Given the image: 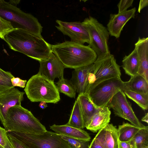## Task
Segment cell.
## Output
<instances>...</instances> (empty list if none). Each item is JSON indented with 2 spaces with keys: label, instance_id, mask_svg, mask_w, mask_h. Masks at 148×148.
<instances>
[{
  "label": "cell",
  "instance_id": "obj_1",
  "mask_svg": "<svg viewBox=\"0 0 148 148\" xmlns=\"http://www.w3.org/2000/svg\"><path fill=\"white\" fill-rule=\"evenodd\" d=\"M4 40L12 50L23 53L39 62L49 58L51 45L41 35L21 29H16L6 35Z\"/></svg>",
  "mask_w": 148,
  "mask_h": 148
},
{
  "label": "cell",
  "instance_id": "obj_2",
  "mask_svg": "<svg viewBox=\"0 0 148 148\" xmlns=\"http://www.w3.org/2000/svg\"><path fill=\"white\" fill-rule=\"evenodd\" d=\"M51 50L65 68L75 69L94 63L97 58L88 46L66 41L51 45Z\"/></svg>",
  "mask_w": 148,
  "mask_h": 148
},
{
  "label": "cell",
  "instance_id": "obj_3",
  "mask_svg": "<svg viewBox=\"0 0 148 148\" xmlns=\"http://www.w3.org/2000/svg\"><path fill=\"white\" fill-rule=\"evenodd\" d=\"M3 125L8 132L36 134L47 131L31 112L21 105L9 109Z\"/></svg>",
  "mask_w": 148,
  "mask_h": 148
},
{
  "label": "cell",
  "instance_id": "obj_4",
  "mask_svg": "<svg viewBox=\"0 0 148 148\" xmlns=\"http://www.w3.org/2000/svg\"><path fill=\"white\" fill-rule=\"evenodd\" d=\"M24 90L32 102H44L55 104L60 99V93L54 81L38 73L30 78Z\"/></svg>",
  "mask_w": 148,
  "mask_h": 148
},
{
  "label": "cell",
  "instance_id": "obj_5",
  "mask_svg": "<svg viewBox=\"0 0 148 148\" xmlns=\"http://www.w3.org/2000/svg\"><path fill=\"white\" fill-rule=\"evenodd\" d=\"M0 16L10 22L15 29H23L41 35L43 27L38 19L9 2L0 0Z\"/></svg>",
  "mask_w": 148,
  "mask_h": 148
},
{
  "label": "cell",
  "instance_id": "obj_6",
  "mask_svg": "<svg viewBox=\"0 0 148 148\" xmlns=\"http://www.w3.org/2000/svg\"><path fill=\"white\" fill-rule=\"evenodd\" d=\"M8 132L28 148H71L58 134L51 131L36 134Z\"/></svg>",
  "mask_w": 148,
  "mask_h": 148
},
{
  "label": "cell",
  "instance_id": "obj_7",
  "mask_svg": "<svg viewBox=\"0 0 148 148\" xmlns=\"http://www.w3.org/2000/svg\"><path fill=\"white\" fill-rule=\"evenodd\" d=\"M82 23L89 34L88 46L96 53L97 58L110 54L108 45L110 34L107 28L91 16L85 18Z\"/></svg>",
  "mask_w": 148,
  "mask_h": 148
},
{
  "label": "cell",
  "instance_id": "obj_8",
  "mask_svg": "<svg viewBox=\"0 0 148 148\" xmlns=\"http://www.w3.org/2000/svg\"><path fill=\"white\" fill-rule=\"evenodd\" d=\"M124 82L121 77L112 78L101 82L91 88L88 94L97 108L107 106L113 96L118 91L123 92Z\"/></svg>",
  "mask_w": 148,
  "mask_h": 148
},
{
  "label": "cell",
  "instance_id": "obj_9",
  "mask_svg": "<svg viewBox=\"0 0 148 148\" xmlns=\"http://www.w3.org/2000/svg\"><path fill=\"white\" fill-rule=\"evenodd\" d=\"M93 64L94 82L89 91L101 82L112 78L121 77L120 66L117 63L113 55L110 54L97 58Z\"/></svg>",
  "mask_w": 148,
  "mask_h": 148
},
{
  "label": "cell",
  "instance_id": "obj_10",
  "mask_svg": "<svg viewBox=\"0 0 148 148\" xmlns=\"http://www.w3.org/2000/svg\"><path fill=\"white\" fill-rule=\"evenodd\" d=\"M107 106L109 109H112L115 115L128 120L132 125L140 128L145 127L135 115L130 103L123 91L120 90L117 92L109 102Z\"/></svg>",
  "mask_w": 148,
  "mask_h": 148
},
{
  "label": "cell",
  "instance_id": "obj_11",
  "mask_svg": "<svg viewBox=\"0 0 148 148\" xmlns=\"http://www.w3.org/2000/svg\"><path fill=\"white\" fill-rule=\"evenodd\" d=\"M58 25L55 26L63 34L69 36L71 41L84 45L89 42V37L87 30L82 22H67L56 20Z\"/></svg>",
  "mask_w": 148,
  "mask_h": 148
},
{
  "label": "cell",
  "instance_id": "obj_12",
  "mask_svg": "<svg viewBox=\"0 0 148 148\" xmlns=\"http://www.w3.org/2000/svg\"><path fill=\"white\" fill-rule=\"evenodd\" d=\"M25 93L14 88L0 94V120L2 124L9 109L21 105Z\"/></svg>",
  "mask_w": 148,
  "mask_h": 148
},
{
  "label": "cell",
  "instance_id": "obj_13",
  "mask_svg": "<svg viewBox=\"0 0 148 148\" xmlns=\"http://www.w3.org/2000/svg\"><path fill=\"white\" fill-rule=\"evenodd\" d=\"M40 66L38 73L54 81L56 78L64 77V66L52 52L47 59L39 62Z\"/></svg>",
  "mask_w": 148,
  "mask_h": 148
},
{
  "label": "cell",
  "instance_id": "obj_14",
  "mask_svg": "<svg viewBox=\"0 0 148 148\" xmlns=\"http://www.w3.org/2000/svg\"><path fill=\"white\" fill-rule=\"evenodd\" d=\"M135 8L117 14H111L107 25L110 35L118 38L126 23L131 18H134Z\"/></svg>",
  "mask_w": 148,
  "mask_h": 148
},
{
  "label": "cell",
  "instance_id": "obj_15",
  "mask_svg": "<svg viewBox=\"0 0 148 148\" xmlns=\"http://www.w3.org/2000/svg\"><path fill=\"white\" fill-rule=\"evenodd\" d=\"M94 70V64L75 69L69 80L78 94L88 93L89 89L88 76Z\"/></svg>",
  "mask_w": 148,
  "mask_h": 148
},
{
  "label": "cell",
  "instance_id": "obj_16",
  "mask_svg": "<svg viewBox=\"0 0 148 148\" xmlns=\"http://www.w3.org/2000/svg\"><path fill=\"white\" fill-rule=\"evenodd\" d=\"M94 138L104 148H119L117 129L112 124L99 130Z\"/></svg>",
  "mask_w": 148,
  "mask_h": 148
},
{
  "label": "cell",
  "instance_id": "obj_17",
  "mask_svg": "<svg viewBox=\"0 0 148 148\" xmlns=\"http://www.w3.org/2000/svg\"><path fill=\"white\" fill-rule=\"evenodd\" d=\"M139 60L138 74L148 82V38L139 37L135 44Z\"/></svg>",
  "mask_w": 148,
  "mask_h": 148
},
{
  "label": "cell",
  "instance_id": "obj_18",
  "mask_svg": "<svg viewBox=\"0 0 148 148\" xmlns=\"http://www.w3.org/2000/svg\"><path fill=\"white\" fill-rule=\"evenodd\" d=\"M111 113L107 106L99 108L86 127L93 132H97L109 123Z\"/></svg>",
  "mask_w": 148,
  "mask_h": 148
},
{
  "label": "cell",
  "instance_id": "obj_19",
  "mask_svg": "<svg viewBox=\"0 0 148 148\" xmlns=\"http://www.w3.org/2000/svg\"><path fill=\"white\" fill-rule=\"evenodd\" d=\"M50 129L55 132L68 137L89 141L91 137L85 131L66 124L58 125L56 124L50 126Z\"/></svg>",
  "mask_w": 148,
  "mask_h": 148
},
{
  "label": "cell",
  "instance_id": "obj_20",
  "mask_svg": "<svg viewBox=\"0 0 148 148\" xmlns=\"http://www.w3.org/2000/svg\"><path fill=\"white\" fill-rule=\"evenodd\" d=\"M78 97L79 99L84 126L86 127L98 108L93 104L88 93L78 94Z\"/></svg>",
  "mask_w": 148,
  "mask_h": 148
},
{
  "label": "cell",
  "instance_id": "obj_21",
  "mask_svg": "<svg viewBox=\"0 0 148 148\" xmlns=\"http://www.w3.org/2000/svg\"><path fill=\"white\" fill-rule=\"evenodd\" d=\"M124 90L148 94V82L139 74L131 77L129 81L124 82Z\"/></svg>",
  "mask_w": 148,
  "mask_h": 148
},
{
  "label": "cell",
  "instance_id": "obj_22",
  "mask_svg": "<svg viewBox=\"0 0 148 148\" xmlns=\"http://www.w3.org/2000/svg\"><path fill=\"white\" fill-rule=\"evenodd\" d=\"M122 62L123 68L126 74L131 77L138 74L139 60L137 53L135 48L128 55H125L123 58Z\"/></svg>",
  "mask_w": 148,
  "mask_h": 148
},
{
  "label": "cell",
  "instance_id": "obj_23",
  "mask_svg": "<svg viewBox=\"0 0 148 148\" xmlns=\"http://www.w3.org/2000/svg\"><path fill=\"white\" fill-rule=\"evenodd\" d=\"M66 124L81 129L85 127L79 99L78 97L74 103L69 120Z\"/></svg>",
  "mask_w": 148,
  "mask_h": 148
},
{
  "label": "cell",
  "instance_id": "obj_24",
  "mask_svg": "<svg viewBox=\"0 0 148 148\" xmlns=\"http://www.w3.org/2000/svg\"><path fill=\"white\" fill-rule=\"evenodd\" d=\"M141 129L132 124L123 122L117 129L119 140L125 142L131 140Z\"/></svg>",
  "mask_w": 148,
  "mask_h": 148
},
{
  "label": "cell",
  "instance_id": "obj_25",
  "mask_svg": "<svg viewBox=\"0 0 148 148\" xmlns=\"http://www.w3.org/2000/svg\"><path fill=\"white\" fill-rule=\"evenodd\" d=\"M134 148L148 147V127L141 128L131 140Z\"/></svg>",
  "mask_w": 148,
  "mask_h": 148
},
{
  "label": "cell",
  "instance_id": "obj_26",
  "mask_svg": "<svg viewBox=\"0 0 148 148\" xmlns=\"http://www.w3.org/2000/svg\"><path fill=\"white\" fill-rule=\"evenodd\" d=\"M126 95L136 103L144 110L148 108V94L138 93L128 90L123 91Z\"/></svg>",
  "mask_w": 148,
  "mask_h": 148
},
{
  "label": "cell",
  "instance_id": "obj_27",
  "mask_svg": "<svg viewBox=\"0 0 148 148\" xmlns=\"http://www.w3.org/2000/svg\"><path fill=\"white\" fill-rule=\"evenodd\" d=\"M56 84V87L59 93H62L71 98H75L76 92L70 80L64 77L61 78L59 79Z\"/></svg>",
  "mask_w": 148,
  "mask_h": 148
},
{
  "label": "cell",
  "instance_id": "obj_28",
  "mask_svg": "<svg viewBox=\"0 0 148 148\" xmlns=\"http://www.w3.org/2000/svg\"><path fill=\"white\" fill-rule=\"evenodd\" d=\"M14 77L10 72L0 68V94L14 88L11 82L12 79Z\"/></svg>",
  "mask_w": 148,
  "mask_h": 148
},
{
  "label": "cell",
  "instance_id": "obj_29",
  "mask_svg": "<svg viewBox=\"0 0 148 148\" xmlns=\"http://www.w3.org/2000/svg\"><path fill=\"white\" fill-rule=\"evenodd\" d=\"M69 144L71 148H89V141L72 138L63 135L58 134Z\"/></svg>",
  "mask_w": 148,
  "mask_h": 148
},
{
  "label": "cell",
  "instance_id": "obj_30",
  "mask_svg": "<svg viewBox=\"0 0 148 148\" xmlns=\"http://www.w3.org/2000/svg\"><path fill=\"white\" fill-rule=\"evenodd\" d=\"M16 29H17L14 28L10 22L0 16V38L4 40L6 35Z\"/></svg>",
  "mask_w": 148,
  "mask_h": 148
},
{
  "label": "cell",
  "instance_id": "obj_31",
  "mask_svg": "<svg viewBox=\"0 0 148 148\" xmlns=\"http://www.w3.org/2000/svg\"><path fill=\"white\" fill-rule=\"evenodd\" d=\"M0 148H14L8 137V132L0 126Z\"/></svg>",
  "mask_w": 148,
  "mask_h": 148
},
{
  "label": "cell",
  "instance_id": "obj_32",
  "mask_svg": "<svg viewBox=\"0 0 148 148\" xmlns=\"http://www.w3.org/2000/svg\"><path fill=\"white\" fill-rule=\"evenodd\" d=\"M133 0H121L117 5L118 13H120L127 10V9L131 6Z\"/></svg>",
  "mask_w": 148,
  "mask_h": 148
},
{
  "label": "cell",
  "instance_id": "obj_33",
  "mask_svg": "<svg viewBox=\"0 0 148 148\" xmlns=\"http://www.w3.org/2000/svg\"><path fill=\"white\" fill-rule=\"evenodd\" d=\"M8 137L14 148H28L23 143L8 132Z\"/></svg>",
  "mask_w": 148,
  "mask_h": 148
},
{
  "label": "cell",
  "instance_id": "obj_34",
  "mask_svg": "<svg viewBox=\"0 0 148 148\" xmlns=\"http://www.w3.org/2000/svg\"><path fill=\"white\" fill-rule=\"evenodd\" d=\"M27 81L26 80H22L18 77H13L11 79L12 84L13 86H18L22 88L25 87V84Z\"/></svg>",
  "mask_w": 148,
  "mask_h": 148
},
{
  "label": "cell",
  "instance_id": "obj_35",
  "mask_svg": "<svg viewBox=\"0 0 148 148\" xmlns=\"http://www.w3.org/2000/svg\"><path fill=\"white\" fill-rule=\"evenodd\" d=\"M119 148H134V147L131 140L125 142L119 140Z\"/></svg>",
  "mask_w": 148,
  "mask_h": 148
},
{
  "label": "cell",
  "instance_id": "obj_36",
  "mask_svg": "<svg viewBox=\"0 0 148 148\" xmlns=\"http://www.w3.org/2000/svg\"><path fill=\"white\" fill-rule=\"evenodd\" d=\"M89 148H104V147L94 138L89 145Z\"/></svg>",
  "mask_w": 148,
  "mask_h": 148
},
{
  "label": "cell",
  "instance_id": "obj_37",
  "mask_svg": "<svg viewBox=\"0 0 148 148\" xmlns=\"http://www.w3.org/2000/svg\"><path fill=\"white\" fill-rule=\"evenodd\" d=\"M148 0H141L140 1L138 12H140V11L145 7L148 5Z\"/></svg>",
  "mask_w": 148,
  "mask_h": 148
},
{
  "label": "cell",
  "instance_id": "obj_38",
  "mask_svg": "<svg viewBox=\"0 0 148 148\" xmlns=\"http://www.w3.org/2000/svg\"><path fill=\"white\" fill-rule=\"evenodd\" d=\"M39 106L42 109H44L47 107L46 103L44 102H41L39 104Z\"/></svg>",
  "mask_w": 148,
  "mask_h": 148
},
{
  "label": "cell",
  "instance_id": "obj_39",
  "mask_svg": "<svg viewBox=\"0 0 148 148\" xmlns=\"http://www.w3.org/2000/svg\"><path fill=\"white\" fill-rule=\"evenodd\" d=\"M141 121L146 122L147 123H148V113H147L145 114V115L142 117Z\"/></svg>",
  "mask_w": 148,
  "mask_h": 148
},
{
  "label": "cell",
  "instance_id": "obj_40",
  "mask_svg": "<svg viewBox=\"0 0 148 148\" xmlns=\"http://www.w3.org/2000/svg\"></svg>",
  "mask_w": 148,
  "mask_h": 148
}]
</instances>
